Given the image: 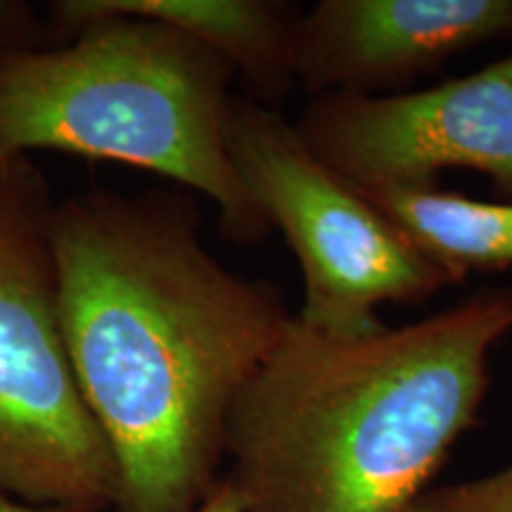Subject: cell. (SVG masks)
<instances>
[{
	"mask_svg": "<svg viewBox=\"0 0 512 512\" xmlns=\"http://www.w3.org/2000/svg\"><path fill=\"white\" fill-rule=\"evenodd\" d=\"M192 512H242V501L235 486L226 477H221V482Z\"/></svg>",
	"mask_w": 512,
	"mask_h": 512,
	"instance_id": "11",
	"label": "cell"
},
{
	"mask_svg": "<svg viewBox=\"0 0 512 512\" xmlns=\"http://www.w3.org/2000/svg\"><path fill=\"white\" fill-rule=\"evenodd\" d=\"M226 147L261 214L297 256L304 304L294 320L304 328L368 335L384 325L377 306L427 302L456 283L273 107L230 95Z\"/></svg>",
	"mask_w": 512,
	"mask_h": 512,
	"instance_id": "5",
	"label": "cell"
},
{
	"mask_svg": "<svg viewBox=\"0 0 512 512\" xmlns=\"http://www.w3.org/2000/svg\"><path fill=\"white\" fill-rule=\"evenodd\" d=\"M512 38V0H320L299 22L297 86L389 95L451 57Z\"/></svg>",
	"mask_w": 512,
	"mask_h": 512,
	"instance_id": "7",
	"label": "cell"
},
{
	"mask_svg": "<svg viewBox=\"0 0 512 512\" xmlns=\"http://www.w3.org/2000/svg\"><path fill=\"white\" fill-rule=\"evenodd\" d=\"M55 211L31 157L0 155V496L114 512L117 465L62 335Z\"/></svg>",
	"mask_w": 512,
	"mask_h": 512,
	"instance_id": "4",
	"label": "cell"
},
{
	"mask_svg": "<svg viewBox=\"0 0 512 512\" xmlns=\"http://www.w3.org/2000/svg\"><path fill=\"white\" fill-rule=\"evenodd\" d=\"M183 188L57 202L60 320L117 465L114 512H192L221 482L228 418L294 313L223 266Z\"/></svg>",
	"mask_w": 512,
	"mask_h": 512,
	"instance_id": "1",
	"label": "cell"
},
{
	"mask_svg": "<svg viewBox=\"0 0 512 512\" xmlns=\"http://www.w3.org/2000/svg\"><path fill=\"white\" fill-rule=\"evenodd\" d=\"M358 192L456 283L470 273L512 268V202H484L439 188Z\"/></svg>",
	"mask_w": 512,
	"mask_h": 512,
	"instance_id": "9",
	"label": "cell"
},
{
	"mask_svg": "<svg viewBox=\"0 0 512 512\" xmlns=\"http://www.w3.org/2000/svg\"><path fill=\"white\" fill-rule=\"evenodd\" d=\"M0 512H102L91 508H72V505H34L17 498L0 496Z\"/></svg>",
	"mask_w": 512,
	"mask_h": 512,
	"instance_id": "12",
	"label": "cell"
},
{
	"mask_svg": "<svg viewBox=\"0 0 512 512\" xmlns=\"http://www.w3.org/2000/svg\"><path fill=\"white\" fill-rule=\"evenodd\" d=\"M294 128L358 190L439 188L470 169L512 197V55L427 91L316 95Z\"/></svg>",
	"mask_w": 512,
	"mask_h": 512,
	"instance_id": "6",
	"label": "cell"
},
{
	"mask_svg": "<svg viewBox=\"0 0 512 512\" xmlns=\"http://www.w3.org/2000/svg\"><path fill=\"white\" fill-rule=\"evenodd\" d=\"M126 15L181 31L226 60L259 105L283 102L297 86V38L304 12L280 0H57L48 29L64 38L79 19Z\"/></svg>",
	"mask_w": 512,
	"mask_h": 512,
	"instance_id": "8",
	"label": "cell"
},
{
	"mask_svg": "<svg viewBox=\"0 0 512 512\" xmlns=\"http://www.w3.org/2000/svg\"><path fill=\"white\" fill-rule=\"evenodd\" d=\"M60 46L0 53V155L136 166L202 195L221 233H273L226 147L233 67L181 31L126 15L79 19Z\"/></svg>",
	"mask_w": 512,
	"mask_h": 512,
	"instance_id": "3",
	"label": "cell"
},
{
	"mask_svg": "<svg viewBox=\"0 0 512 512\" xmlns=\"http://www.w3.org/2000/svg\"><path fill=\"white\" fill-rule=\"evenodd\" d=\"M408 512H512V465L470 482L432 486Z\"/></svg>",
	"mask_w": 512,
	"mask_h": 512,
	"instance_id": "10",
	"label": "cell"
},
{
	"mask_svg": "<svg viewBox=\"0 0 512 512\" xmlns=\"http://www.w3.org/2000/svg\"><path fill=\"white\" fill-rule=\"evenodd\" d=\"M510 287L418 323L337 337L292 318L228 418L242 512H408L479 422Z\"/></svg>",
	"mask_w": 512,
	"mask_h": 512,
	"instance_id": "2",
	"label": "cell"
}]
</instances>
